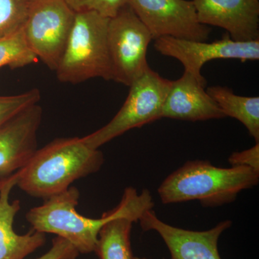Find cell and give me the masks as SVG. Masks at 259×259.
I'll return each mask as SVG.
<instances>
[{
    "mask_svg": "<svg viewBox=\"0 0 259 259\" xmlns=\"http://www.w3.org/2000/svg\"><path fill=\"white\" fill-rule=\"evenodd\" d=\"M42 109L32 105L0 128V180L23 168L37 149Z\"/></svg>",
    "mask_w": 259,
    "mask_h": 259,
    "instance_id": "cell-12",
    "label": "cell"
},
{
    "mask_svg": "<svg viewBox=\"0 0 259 259\" xmlns=\"http://www.w3.org/2000/svg\"><path fill=\"white\" fill-rule=\"evenodd\" d=\"M34 0H0V37L23 28Z\"/></svg>",
    "mask_w": 259,
    "mask_h": 259,
    "instance_id": "cell-18",
    "label": "cell"
},
{
    "mask_svg": "<svg viewBox=\"0 0 259 259\" xmlns=\"http://www.w3.org/2000/svg\"><path fill=\"white\" fill-rule=\"evenodd\" d=\"M37 59L28 45L23 28L0 37V69L4 66L13 69L23 68L33 64Z\"/></svg>",
    "mask_w": 259,
    "mask_h": 259,
    "instance_id": "cell-17",
    "label": "cell"
},
{
    "mask_svg": "<svg viewBox=\"0 0 259 259\" xmlns=\"http://www.w3.org/2000/svg\"><path fill=\"white\" fill-rule=\"evenodd\" d=\"M76 13L65 0H34L23 27L28 45L49 69L56 71Z\"/></svg>",
    "mask_w": 259,
    "mask_h": 259,
    "instance_id": "cell-7",
    "label": "cell"
},
{
    "mask_svg": "<svg viewBox=\"0 0 259 259\" xmlns=\"http://www.w3.org/2000/svg\"><path fill=\"white\" fill-rule=\"evenodd\" d=\"M40 99V92L35 88L19 95L0 96V128L28 107L38 104Z\"/></svg>",
    "mask_w": 259,
    "mask_h": 259,
    "instance_id": "cell-19",
    "label": "cell"
},
{
    "mask_svg": "<svg viewBox=\"0 0 259 259\" xmlns=\"http://www.w3.org/2000/svg\"><path fill=\"white\" fill-rule=\"evenodd\" d=\"M154 203L148 190L141 194L133 187L125 189L112 217L102 227L95 253L100 259H134L131 244L133 223L139 221Z\"/></svg>",
    "mask_w": 259,
    "mask_h": 259,
    "instance_id": "cell-10",
    "label": "cell"
},
{
    "mask_svg": "<svg viewBox=\"0 0 259 259\" xmlns=\"http://www.w3.org/2000/svg\"><path fill=\"white\" fill-rule=\"evenodd\" d=\"M16 186L15 173L3 180L0 190V259H24L45 244V233L34 231L25 235L15 232V216L20 209V200L10 202V192Z\"/></svg>",
    "mask_w": 259,
    "mask_h": 259,
    "instance_id": "cell-15",
    "label": "cell"
},
{
    "mask_svg": "<svg viewBox=\"0 0 259 259\" xmlns=\"http://www.w3.org/2000/svg\"><path fill=\"white\" fill-rule=\"evenodd\" d=\"M134 259H149V258H139V257H135Z\"/></svg>",
    "mask_w": 259,
    "mask_h": 259,
    "instance_id": "cell-24",
    "label": "cell"
},
{
    "mask_svg": "<svg viewBox=\"0 0 259 259\" xmlns=\"http://www.w3.org/2000/svg\"><path fill=\"white\" fill-rule=\"evenodd\" d=\"M79 253L67 240L57 236L49 251L36 259H76Z\"/></svg>",
    "mask_w": 259,
    "mask_h": 259,
    "instance_id": "cell-21",
    "label": "cell"
},
{
    "mask_svg": "<svg viewBox=\"0 0 259 259\" xmlns=\"http://www.w3.org/2000/svg\"><path fill=\"white\" fill-rule=\"evenodd\" d=\"M259 172L247 166L220 168L207 161H189L165 179L158 189L162 203L198 200L214 207L236 200L243 190L258 185Z\"/></svg>",
    "mask_w": 259,
    "mask_h": 259,
    "instance_id": "cell-2",
    "label": "cell"
},
{
    "mask_svg": "<svg viewBox=\"0 0 259 259\" xmlns=\"http://www.w3.org/2000/svg\"><path fill=\"white\" fill-rule=\"evenodd\" d=\"M202 25L226 30L232 40H259L258 0H192Z\"/></svg>",
    "mask_w": 259,
    "mask_h": 259,
    "instance_id": "cell-13",
    "label": "cell"
},
{
    "mask_svg": "<svg viewBox=\"0 0 259 259\" xmlns=\"http://www.w3.org/2000/svg\"><path fill=\"white\" fill-rule=\"evenodd\" d=\"M3 180H0V190H1L2 186H3Z\"/></svg>",
    "mask_w": 259,
    "mask_h": 259,
    "instance_id": "cell-23",
    "label": "cell"
},
{
    "mask_svg": "<svg viewBox=\"0 0 259 259\" xmlns=\"http://www.w3.org/2000/svg\"><path fill=\"white\" fill-rule=\"evenodd\" d=\"M139 221L143 231H156L161 237L170 259H221L218 240L232 226L231 221H224L207 231H190L163 222L153 209L146 211Z\"/></svg>",
    "mask_w": 259,
    "mask_h": 259,
    "instance_id": "cell-11",
    "label": "cell"
},
{
    "mask_svg": "<svg viewBox=\"0 0 259 259\" xmlns=\"http://www.w3.org/2000/svg\"><path fill=\"white\" fill-rule=\"evenodd\" d=\"M128 4L147 27L153 40L172 37L207 41L211 29L199 23L193 1L130 0Z\"/></svg>",
    "mask_w": 259,
    "mask_h": 259,
    "instance_id": "cell-8",
    "label": "cell"
},
{
    "mask_svg": "<svg viewBox=\"0 0 259 259\" xmlns=\"http://www.w3.org/2000/svg\"><path fill=\"white\" fill-rule=\"evenodd\" d=\"M207 93L218 104L225 116L233 117L248 130L250 136L259 141V97H243L222 86L207 88Z\"/></svg>",
    "mask_w": 259,
    "mask_h": 259,
    "instance_id": "cell-16",
    "label": "cell"
},
{
    "mask_svg": "<svg viewBox=\"0 0 259 259\" xmlns=\"http://www.w3.org/2000/svg\"><path fill=\"white\" fill-rule=\"evenodd\" d=\"M79 192L76 187L44 200L27 212L25 218L34 231L53 233L69 241L79 253L95 252L102 227L114 214V209L98 219L86 218L76 211Z\"/></svg>",
    "mask_w": 259,
    "mask_h": 259,
    "instance_id": "cell-4",
    "label": "cell"
},
{
    "mask_svg": "<svg viewBox=\"0 0 259 259\" xmlns=\"http://www.w3.org/2000/svg\"><path fill=\"white\" fill-rule=\"evenodd\" d=\"M206 83L185 71L180 79L172 81L162 110V118L196 122L226 117L204 90Z\"/></svg>",
    "mask_w": 259,
    "mask_h": 259,
    "instance_id": "cell-14",
    "label": "cell"
},
{
    "mask_svg": "<svg viewBox=\"0 0 259 259\" xmlns=\"http://www.w3.org/2000/svg\"><path fill=\"white\" fill-rule=\"evenodd\" d=\"M109 20L95 12L76 13L55 71L59 81L75 84L94 78L112 80L107 44Z\"/></svg>",
    "mask_w": 259,
    "mask_h": 259,
    "instance_id": "cell-3",
    "label": "cell"
},
{
    "mask_svg": "<svg viewBox=\"0 0 259 259\" xmlns=\"http://www.w3.org/2000/svg\"><path fill=\"white\" fill-rule=\"evenodd\" d=\"M104 156L89 147L82 138H61L37 149L15 173L16 186L31 197L46 199L60 194L75 182L96 173Z\"/></svg>",
    "mask_w": 259,
    "mask_h": 259,
    "instance_id": "cell-1",
    "label": "cell"
},
{
    "mask_svg": "<svg viewBox=\"0 0 259 259\" xmlns=\"http://www.w3.org/2000/svg\"><path fill=\"white\" fill-rule=\"evenodd\" d=\"M153 40L147 27L129 4L110 18L107 44L112 80L130 87L149 67L148 46Z\"/></svg>",
    "mask_w": 259,
    "mask_h": 259,
    "instance_id": "cell-6",
    "label": "cell"
},
{
    "mask_svg": "<svg viewBox=\"0 0 259 259\" xmlns=\"http://www.w3.org/2000/svg\"><path fill=\"white\" fill-rule=\"evenodd\" d=\"M130 0H65L75 13L95 12L102 16L111 18Z\"/></svg>",
    "mask_w": 259,
    "mask_h": 259,
    "instance_id": "cell-20",
    "label": "cell"
},
{
    "mask_svg": "<svg viewBox=\"0 0 259 259\" xmlns=\"http://www.w3.org/2000/svg\"><path fill=\"white\" fill-rule=\"evenodd\" d=\"M154 47L162 55L180 61L199 81L207 82L201 74L202 66L214 59H238L243 61L259 59V40L236 41L229 35L212 42L162 37L154 40Z\"/></svg>",
    "mask_w": 259,
    "mask_h": 259,
    "instance_id": "cell-9",
    "label": "cell"
},
{
    "mask_svg": "<svg viewBox=\"0 0 259 259\" xmlns=\"http://www.w3.org/2000/svg\"><path fill=\"white\" fill-rule=\"evenodd\" d=\"M232 166H247L259 172V144L241 152L232 153L228 158Z\"/></svg>",
    "mask_w": 259,
    "mask_h": 259,
    "instance_id": "cell-22",
    "label": "cell"
},
{
    "mask_svg": "<svg viewBox=\"0 0 259 259\" xmlns=\"http://www.w3.org/2000/svg\"><path fill=\"white\" fill-rule=\"evenodd\" d=\"M172 81L148 67L131 83L127 99L107 125L82 138L89 147L99 149L131 130L162 118V110Z\"/></svg>",
    "mask_w": 259,
    "mask_h": 259,
    "instance_id": "cell-5",
    "label": "cell"
}]
</instances>
